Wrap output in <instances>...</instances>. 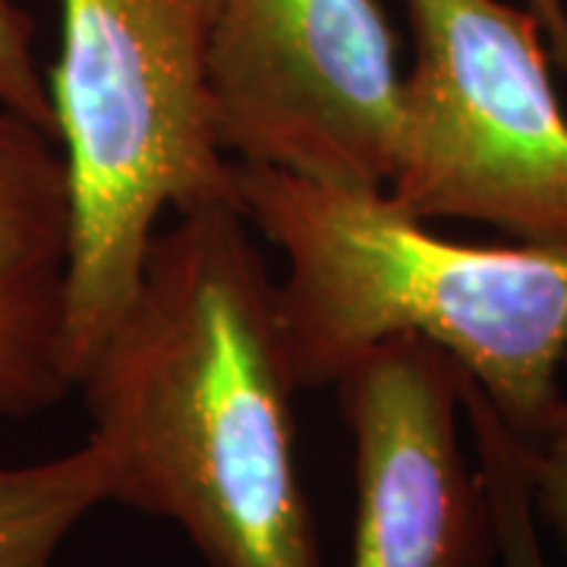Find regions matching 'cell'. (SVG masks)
Listing matches in <instances>:
<instances>
[{
	"label": "cell",
	"mask_w": 567,
	"mask_h": 567,
	"mask_svg": "<svg viewBox=\"0 0 567 567\" xmlns=\"http://www.w3.org/2000/svg\"><path fill=\"white\" fill-rule=\"evenodd\" d=\"M249 230L240 205L158 230L76 388L111 502L174 524L208 567H322L281 297Z\"/></svg>",
	"instance_id": "obj_1"
},
{
	"label": "cell",
	"mask_w": 567,
	"mask_h": 567,
	"mask_svg": "<svg viewBox=\"0 0 567 567\" xmlns=\"http://www.w3.org/2000/svg\"><path fill=\"white\" fill-rule=\"evenodd\" d=\"M237 203L284 256L278 284L300 388H334L372 347L416 338L461 365L517 442L561 404L567 246L461 244L385 189H341L234 162Z\"/></svg>",
	"instance_id": "obj_2"
},
{
	"label": "cell",
	"mask_w": 567,
	"mask_h": 567,
	"mask_svg": "<svg viewBox=\"0 0 567 567\" xmlns=\"http://www.w3.org/2000/svg\"><path fill=\"white\" fill-rule=\"evenodd\" d=\"M215 10L218 0H61L48 92L73 193V385L133 300L164 212L240 205L212 121Z\"/></svg>",
	"instance_id": "obj_3"
},
{
	"label": "cell",
	"mask_w": 567,
	"mask_h": 567,
	"mask_svg": "<svg viewBox=\"0 0 567 567\" xmlns=\"http://www.w3.org/2000/svg\"><path fill=\"white\" fill-rule=\"evenodd\" d=\"M416 58L385 193L420 221L567 246V117L543 22L502 0H404Z\"/></svg>",
	"instance_id": "obj_4"
},
{
	"label": "cell",
	"mask_w": 567,
	"mask_h": 567,
	"mask_svg": "<svg viewBox=\"0 0 567 567\" xmlns=\"http://www.w3.org/2000/svg\"><path fill=\"white\" fill-rule=\"evenodd\" d=\"M224 155L341 189H385L404 76L375 0H218L208 41Z\"/></svg>",
	"instance_id": "obj_5"
},
{
	"label": "cell",
	"mask_w": 567,
	"mask_h": 567,
	"mask_svg": "<svg viewBox=\"0 0 567 567\" xmlns=\"http://www.w3.org/2000/svg\"><path fill=\"white\" fill-rule=\"evenodd\" d=\"M353 445L347 567H502L486 476L464 445V372L394 338L338 379Z\"/></svg>",
	"instance_id": "obj_6"
},
{
	"label": "cell",
	"mask_w": 567,
	"mask_h": 567,
	"mask_svg": "<svg viewBox=\"0 0 567 567\" xmlns=\"http://www.w3.org/2000/svg\"><path fill=\"white\" fill-rule=\"evenodd\" d=\"M73 193L58 133L0 102V420L73 391L66 303Z\"/></svg>",
	"instance_id": "obj_7"
},
{
	"label": "cell",
	"mask_w": 567,
	"mask_h": 567,
	"mask_svg": "<svg viewBox=\"0 0 567 567\" xmlns=\"http://www.w3.org/2000/svg\"><path fill=\"white\" fill-rule=\"evenodd\" d=\"M111 502V473L95 442L35 461L0 464V567H54L82 520Z\"/></svg>",
	"instance_id": "obj_8"
},
{
	"label": "cell",
	"mask_w": 567,
	"mask_h": 567,
	"mask_svg": "<svg viewBox=\"0 0 567 567\" xmlns=\"http://www.w3.org/2000/svg\"><path fill=\"white\" fill-rule=\"evenodd\" d=\"M464 413L470 435H473V454L486 476L492 507H495L502 567H548L546 548L539 539V517L533 507L527 473L520 464L517 439L466 379Z\"/></svg>",
	"instance_id": "obj_9"
},
{
	"label": "cell",
	"mask_w": 567,
	"mask_h": 567,
	"mask_svg": "<svg viewBox=\"0 0 567 567\" xmlns=\"http://www.w3.org/2000/svg\"><path fill=\"white\" fill-rule=\"evenodd\" d=\"M0 102L58 133L51 92L32 54V20L17 0H0Z\"/></svg>",
	"instance_id": "obj_10"
},
{
	"label": "cell",
	"mask_w": 567,
	"mask_h": 567,
	"mask_svg": "<svg viewBox=\"0 0 567 567\" xmlns=\"http://www.w3.org/2000/svg\"><path fill=\"white\" fill-rule=\"evenodd\" d=\"M517 447L539 527L551 529L567 555V394L546 425L529 442H517Z\"/></svg>",
	"instance_id": "obj_11"
},
{
	"label": "cell",
	"mask_w": 567,
	"mask_h": 567,
	"mask_svg": "<svg viewBox=\"0 0 567 567\" xmlns=\"http://www.w3.org/2000/svg\"><path fill=\"white\" fill-rule=\"evenodd\" d=\"M527 7L539 17L546 29L551 58L567 70V7L565 0H527Z\"/></svg>",
	"instance_id": "obj_12"
}]
</instances>
